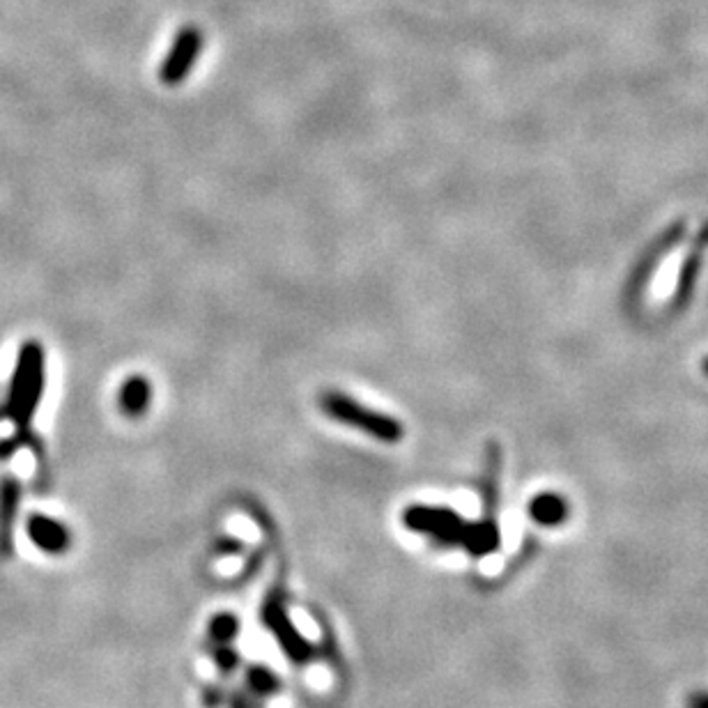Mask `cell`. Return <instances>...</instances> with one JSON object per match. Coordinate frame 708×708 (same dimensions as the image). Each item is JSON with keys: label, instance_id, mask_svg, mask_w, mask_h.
<instances>
[{"label": "cell", "instance_id": "6da1fadb", "mask_svg": "<svg viewBox=\"0 0 708 708\" xmlns=\"http://www.w3.org/2000/svg\"><path fill=\"white\" fill-rule=\"evenodd\" d=\"M403 522L417 534L428 536L437 548H463L474 559L488 557L502 545V531L492 515L479 522H467L451 509L417 504L405 509Z\"/></svg>", "mask_w": 708, "mask_h": 708}, {"label": "cell", "instance_id": "7a4b0ae2", "mask_svg": "<svg viewBox=\"0 0 708 708\" xmlns=\"http://www.w3.org/2000/svg\"><path fill=\"white\" fill-rule=\"evenodd\" d=\"M320 407L329 419L343 423V426L348 428L361 430V433L371 435L384 444H396L403 440L405 435V430L400 426L398 419L371 410V407L359 403L357 398L343 394V391H336V389L325 391V394L320 396Z\"/></svg>", "mask_w": 708, "mask_h": 708}, {"label": "cell", "instance_id": "3957f363", "mask_svg": "<svg viewBox=\"0 0 708 708\" xmlns=\"http://www.w3.org/2000/svg\"><path fill=\"white\" fill-rule=\"evenodd\" d=\"M44 389V352L42 345L28 343L21 350L17 373H14L12 391H10V417L17 421V426L26 430L30 419L37 410V403L42 398Z\"/></svg>", "mask_w": 708, "mask_h": 708}, {"label": "cell", "instance_id": "277c9868", "mask_svg": "<svg viewBox=\"0 0 708 708\" xmlns=\"http://www.w3.org/2000/svg\"><path fill=\"white\" fill-rule=\"evenodd\" d=\"M260 619H263L267 630L276 637V642H279L283 653H286L292 663H306V660L313 658L311 642L299 635L297 628L292 626L283 589L269 591L263 603V610H260Z\"/></svg>", "mask_w": 708, "mask_h": 708}, {"label": "cell", "instance_id": "5b68a950", "mask_svg": "<svg viewBox=\"0 0 708 708\" xmlns=\"http://www.w3.org/2000/svg\"><path fill=\"white\" fill-rule=\"evenodd\" d=\"M200 51H203V33L196 26H184L168 49L164 63L159 67V79L164 86H180L187 81L191 69L198 63Z\"/></svg>", "mask_w": 708, "mask_h": 708}, {"label": "cell", "instance_id": "8992f818", "mask_svg": "<svg viewBox=\"0 0 708 708\" xmlns=\"http://www.w3.org/2000/svg\"><path fill=\"white\" fill-rule=\"evenodd\" d=\"M683 235H686V221H676L665 235H660L658 240L649 246V251L644 253L642 260L635 265L633 274H630V279H628V286H626V302L628 304L640 302L642 290H644L646 283H649L651 274L656 272L660 258L667 256V253L681 242Z\"/></svg>", "mask_w": 708, "mask_h": 708}, {"label": "cell", "instance_id": "52a82bcc", "mask_svg": "<svg viewBox=\"0 0 708 708\" xmlns=\"http://www.w3.org/2000/svg\"><path fill=\"white\" fill-rule=\"evenodd\" d=\"M706 249H708V223H704L702 230H699V235L695 237V242H692L686 260H683L681 272H679V283H676L672 306H669L672 311L686 309L688 302L692 299V292H695V286H697V276H699V272H702V265H704V251Z\"/></svg>", "mask_w": 708, "mask_h": 708}, {"label": "cell", "instance_id": "ba28073f", "mask_svg": "<svg viewBox=\"0 0 708 708\" xmlns=\"http://www.w3.org/2000/svg\"><path fill=\"white\" fill-rule=\"evenodd\" d=\"M26 529L30 541L46 554H63L69 548V543H72L69 529L63 522L49 518V515H33Z\"/></svg>", "mask_w": 708, "mask_h": 708}, {"label": "cell", "instance_id": "9c48e42d", "mask_svg": "<svg viewBox=\"0 0 708 708\" xmlns=\"http://www.w3.org/2000/svg\"><path fill=\"white\" fill-rule=\"evenodd\" d=\"M571 506L559 492H541L529 502V518L541 527H559L568 520Z\"/></svg>", "mask_w": 708, "mask_h": 708}, {"label": "cell", "instance_id": "30bf717a", "mask_svg": "<svg viewBox=\"0 0 708 708\" xmlns=\"http://www.w3.org/2000/svg\"><path fill=\"white\" fill-rule=\"evenodd\" d=\"M19 483L14 479H5L0 486V557L12 554V527L19 511Z\"/></svg>", "mask_w": 708, "mask_h": 708}, {"label": "cell", "instance_id": "8fae6325", "mask_svg": "<svg viewBox=\"0 0 708 708\" xmlns=\"http://www.w3.org/2000/svg\"><path fill=\"white\" fill-rule=\"evenodd\" d=\"M150 403H152V384L145 380L143 375H132L122 382L118 405L125 417H132V419L143 417V414L148 412Z\"/></svg>", "mask_w": 708, "mask_h": 708}, {"label": "cell", "instance_id": "7c38bea8", "mask_svg": "<svg viewBox=\"0 0 708 708\" xmlns=\"http://www.w3.org/2000/svg\"><path fill=\"white\" fill-rule=\"evenodd\" d=\"M246 683H249V688L253 690V695L256 697H265L272 695V692L279 688V681H276V676L269 672L267 667H251L249 674H246Z\"/></svg>", "mask_w": 708, "mask_h": 708}, {"label": "cell", "instance_id": "4fadbf2b", "mask_svg": "<svg viewBox=\"0 0 708 708\" xmlns=\"http://www.w3.org/2000/svg\"><path fill=\"white\" fill-rule=\"evenodd\" d=\"M237 630H240V623H237L233 614H219V617L212 621L210 635L214 644H230L235 640Z\"/></svg>", "mask_w": 708, "mask_h": 708}, {"label": "cell", "instance_id": "5bb4252c", "mask_svg": "<svg viewBox=\"0 0 708 708\" xmlns=\"http://www.w3.org/2000/svg\"><path fill=\"white\" fill-rule=\"evenodd\" d=\"M214 660H217V665L223 674H230L237 667V653L230 649L228 644H217V649H214Z\"/></svg>", "mask_w": 708, "mask_h": 708}, {"label": "cell", "instance_id": "9a60e30c", "mask_svg": "<svg viewBox=\"0 0 708 708\" xmlns=\"http://www.w3.org/2000/svg\"><path fill=\"white\" fill-rule=\"evenodd\" d=\"M688 708H708V692H692L688 697Z\"/></svg>", "mask_w": 708, "mask_h": 708}, {"label": "cell", "instance_id": "2e32d148", "mask_svg": "<svg viewBox=\"0 0 708 708\" xmlns=\"http://www.w3.org/2000/svg\"><path fill=\"white\" fill-rule=\"evenodd\" d=\"M230 708H251V706H249V702H246V699H235V702L230 704Z\"/></svg>", "mask_w": 708, "mask_h": 708}, {"label": "cell", "instance_id": "e0dca14e", "mask_svg": "<svg viewBox=\"0 0 708 708\" xmlns=\"http://www.w3.org/2000/svg\"><path fill=\"white\" fill-rule=\"evenodd\" d=\"M704 373H706V375H708V357H706V359H704Z\"/></svg>", "mask_w": 708, "mask_h": 708}]
</instances>
